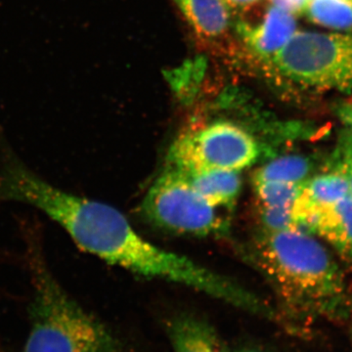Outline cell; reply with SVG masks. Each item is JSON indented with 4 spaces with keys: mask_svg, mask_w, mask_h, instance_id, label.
Masks as SVG:
<instances>
[{
    "mask_svg": "<svg viewBox=\"0 0 352 352\" xmlns=\"http://www.w3.org/2000/svg\"><path fill=\"white\" fill-rule=\"evenodd\" d=\"M254 258L274 289L282 326L289 333L303 335L319 322L351 317L344 272L314 234L298 227L261 230Z\"/></svg>",
    "mask_w": 352,
    "mask_h": 352,
    "instance_id": "cell-1",
    "label": "cell"
},
{
    "mask_svg": "<svg viewBox=\"0 0 352 352\" xmlns=\"http://www.w3.org/2000/svg\"><path fill=\"white\" fill-rule=\"evenodd\" d=\"M22 263L31 285L29 335L23 352H120L119 340L72 298L46 256L41 222L18 219Z\"/></svg>",
    "mask_w": 352,
    "mask_h": 352,
    "instance_id": "cell-2",
    "label": "cell"
},
{
    "mask_svg": "<svg viewBox=\"0 0 352 352\" xmlns=\"http://www.w3.org/2000/svg\"><path fill=\"white\" fill-rule=\"evenodd\" d=\"M272 62L302 89L352 92V34L296 32Z\"/></svg>",
    "mask_w": 352,
    "mask_h": 352,
    "instance_id": "cell-3",
    "label": "cell"
},
{
    "mask_svg": "<svg viewBox=\"0 0 352 352\" xmlns=\"http://www.w3.org/2000/svg\"><path fill=\"white\" fill-rule=\"evenodd\" d=\"M206 201L182 171L166 166L153 182L141 204V212L153 226L182 235H226L230 223Z\"/></svg>",
    "mask_w": 352,
    "mask_h": 352,
    "instance_id": "cell-4",
    "label": "cell"
},
{
    "mask_svg": "<svg viewBox=\"0 0 352 352\" xmlns=\"http://www.w3.org/2000/svg\"><path fill=\"white\" fill-rule=\"evenodd\" d=\"M267 150L245 129L220 120L189 129L171 145L166 166L183 173L238 171L258 163Z\"/></svg>",
    "mask_w": 352,
    "mask_h": 352,
    "instance_id": "cell-5",
    "label": "cell"
},
{
    "mask_svg": "<svg viewBox=\"0 0 352 352\" xmlns=\"http://www.w3.org/2000/svg\"><path fill=\"white\" fill-rule=\"evenodd\" d=\"M296 224L302 230L323 238L344 261L352 263V197L323 208L295 206Z\"/></svg>",
    "mask_w": 352,
    "mask_h": 352,
    "instance_id": "cell-6",
    "label": "cell"
},
{
    "mask_svg": "<svg viewBox=\"0 0 352 352\" xmlns=\"http://www.w3.org/2000/svg\"><path fill=\"white\" fill-rule=\"evenodd\" d=\"M296 30L293 14L273 6L268 9L263 22L254 27L239 25L245 43L258 56L272 61L278 51L288 43Z\"/></svg>",
    "mask_w": 352,
    "mask_h": 352,
    "instance_id": "cell-7",
    "label": "cell"
},
{
    "mask_svg": "<svg viewBox=\"0 0 352 352\" xmlns=\"http://www.w3.org/2000/svg\"><path fill=\"white\" fill-rule=\"evenodd\" d=\"M166 332L175 352H231L217 329L195 314L175 315Z\"/></svg>",
    "mask_w": 352,
    "mask_h": 352,
    "instance_id": "cell-8",
    "label": "cell"
},
{
    "mask_svg": "<svg viewBox=\"0 0 352 352\" xmlns=\"http://www.w3.org/2000/svg\"><path fill=\"white\" fill-rule=\"evenodd\" d=\"M183 173L196 191L214 207L232 210L237 203L242 191V178L238 171L205 170Z\"/></svg>",
    "mask_w": 352,
    "mask_h": 352,
    "instance_id": "cell-9",
    "label": "cell"
},
{
    "mask_svg": "<svg viewBox=\"0 0 352 352\" xmlns=\"http://www.w3.org/2000/svg\"><path fill=\"white\" fill-rule=\"evenodd\" d=\"M199 36L215 38L226 32L228 9L222 0H175Z\"/></svg>",
    "mask_w": 352,
    "mask_h": 352,
    "instance_id": "cell-10",
    "label": "cell"
},
{
    "mask_svg": "<svg viewBox=\"0 0 352 352\" xmlns=\"http://www.w3.org/2000/svg\"><path fill=\"white\" fill-rule=\"evenodd\" d=\"M351 195L346 175L340 171L326 170L314 175L303 183L296 205L311 208H323Z\"/></svg>",
    "mask_w": 352,
    "mask_h": 352,
    "instance_id": "cell-11",
    "label": "cell"
},
{
    "mask_svg": "<svg viewBox=\"0 0 352 352\" xmlns=\"http://www.w3.org/2000/svg\"><path fill=\"white\" fill-rule=\"evenodd\" d=\"M318 164L314 157L302 154H289L274 157L261 166L252 176V182H278L302 184L314 176Z\"/></svg>",
    "mask_w": 352,
    "mask_h": 352,
    "instance_id": "cell-12",
    "label": "cell"
},
{
    "mask_svg": "<svg viewBox=\"0 0 352 352\" xmlns=\"http://www.w3.org/2000/svg\"><path fill=\"white\" fill-rule=\"evenodd\" d=\"M305 11L314 24L352 31V0H308Z\"/></svg>",
    "mask_w": 352,
    "mask_h": 352,
    "instance_id": "cell-13",
    "label": "cell"
},
{
    "mask_svg": "<svg viewBox=\"0 0 352 352\" xmlns=\"http://www.w3.org/2000/svg\"><path fill=\"white\" fill-rule=\"evenodd\" d=\"M302 184L252 182L258 210H288L293 212L294 205L302 192Z\"/></svg>",
    "mask_w": 352,
    "mask_h": 352,
    "instance_id": "cell-14",
    "label": "cell"
},
{
    "mask_svg": "<svg viewBox=\"0 0 352 352\" xmlns=\"http://www.w3.org/2000/svg\"><path fill=\"white\" fill-rule=\"evenodd\" d=\"M326 170L340 171L342 175H346L349 184V192L352 197V161L346 157H340L333 151L327 159ZM325 170V171H326Z\"/></svg>",
    "mask_w": 352,
    "mask_h": 352,
    "instance_id": "cell-15",
    "label": "cell"
},
{
    "mask_svg": "<svg viewBox=\"0 0 352 352\" xmlns=\"http://www.w3.org/2000/svg\"><path fill=\"white\" fill-rule=\"evenodd\" d=\"M335 152L340 157L352 161V129L346 127L340 134L339 142Z\"/></svg>",
    "mask_w": 352,
    "mask_h": 352,
    "instance_id": "cell-16",
    "label": "cell"
},
{
    "mask_svg": "<svg viewBox=\"0 0 352 352\" xmlns=\"http://www.w3.org/2000/svg\"><path fill=\"white\" fill-rule=\"evenodd\" d=\"M273 6L295 15L305 11L308 0H271Z\"/></svg>",
    "mask_w": 352,
    "mask_h": 352,
    "instance_id": "cell-17",
    "label": "cell"
},
{
    "mask_svg": "<svg viewBox=\"0 0 352 352\" xmlns=\"http://www.w3.org/2000/svg\"><path fill=\"white\" fill-rule=\"evenodd\" d=\"M232 10L245 11L259 3L261 0H222Z\"/></svg>",
    "mask_w": 352,
    "mask_h": 352,
    "instance_id": "cell-18",
    "label": "cell"
},
{
    "mask_svg": "<svg viewBox=\"0 0 352 352\" xmlns=\"http://www.w3.org/2000/svg\"><path fill=\"white\" fill-rule=\"evenodd\" d=\"M233 352H266L263 349L259 347L258 346H254V344H245V346H242L238 347L235 351Z\"/></svg>",
    "mask_w": 352,
    "mask_h": 352,
    "instance_id": "cell-19",
    "label": "cell"
},
{
    "mask_svg": "<svg viewBox=\"0 0 352 352\" xmlns=\"http://www.w3.org/2000/svg\"><path fill=\"white\" fill-rule=\"evenodd\" d=\"M346 126V127H351V129H352V116H351V118H349V120H347Z\"/></svg>",
    "mask_w": 352,
    "mask_h": 352,
    "instance_id": "cell-20",
    "label": "cell"
},
{
    "mask_svg": "<svg viewBox=\"0 0 352 352\" xmlns=\"http://www.w3.org/2000/svg\"><path fill=\"white\" fill-rule=\"evenodd\" d=\"M351 349H352V312L351 314Z\"/></svg>",
    "mask_w": 352,
    "mask_h": 352,
    "instance_id": "cell-21",
    "label": "cell"
}]
</instances>
